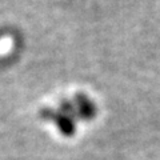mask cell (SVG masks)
I'll return each mask as SVG.
<instances>
[{"instance_id": "6da1fadb", "label": "cell", "mask_w": 160, "mask_h": 160, "mask_svg": "<svg viewBox=\"0 0 160 160\" xmlns=\"http://www.w3.org/2000/svg\"><path fill=\"white\" fill-rule=\"evenodd\" d=\"M40 116L44 120H51L56 124L59 131L64 136H73L76 133V122H73L71 118L64 115L62 111H55L52 108H44L40 111Z\"/></svg>"}, {"instance_id": "7a4b0ae2", "label": "cell", "mask_w": 160, "mask_h": 160, "mask_svg": "<svg viewBox=\"0 0 160 160\" xmlns=\"http://www.w3.org/2000/svg\"><path fill=\"white\" fill-rule=\"evenodd\" d=\"M73 103L78 108L82 120H87V122H89V120H92L98 115L96 106L92 103V100L89 99L86 93L78 92L73 98Z\"/></svg>"}, {"instance_id": "3957f363", "label": "cell", "mask_w": 160, "mask_h": 160, "mask_svg": "<svg viewBox=\"0 0 160 160\" xmlns=\"http://www.w3.org/2000/svg\"><path fill=\"white\" fill-rule=\"evenodd\" d=\"M60 111H62L64 115H67L68 118H71L73 122L82 120L78 108H76V106H75V103L71 102V100H68V99H62L60 100Z\"/></svg>"}]
</instances>
